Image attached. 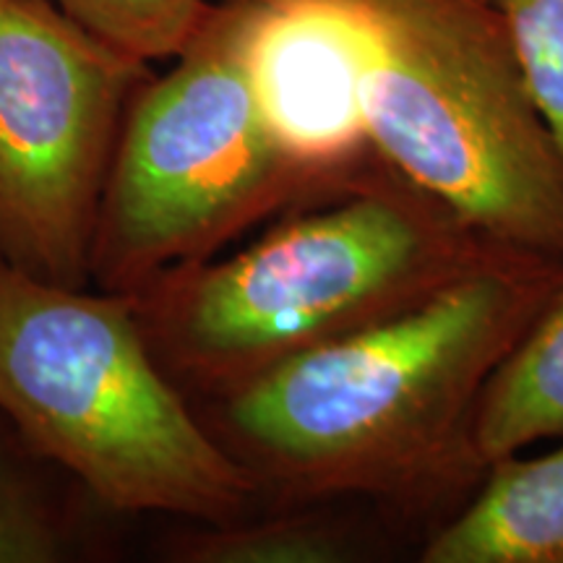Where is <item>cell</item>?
I'll return each mask as SVG.
<instances>
[{"label":"cell","instance_id":"obj_1","mask_svg":"<svg viewBox=\"0 0 563 563\" xmlns=\"http://www.w3.org/2000/svg\"><path fill=\"white\" fill-rule=\"evenodd\" d=\"M563 285V264L504 253L402 316L194 399L262 509L371 501L420 517L485 473L483 389Z\"/></svg>","mask_w":563,"mask_h":563},{"label":"cell","instance_id":"obj_2","mask_svg":"<svg viewBox=\"0 0 563 563\" xmlns=\"http://www.w3.org/2000/svg\"><path fill=\"white\" fill-rule=\"evenodd\" d=\"M504 253L378 162L249 249L167 272L133 306L162 371L194 402L402 316Z\"/></svg>","mask_w":563,"mask_h":563},{"label":"cell","instance_id":"obj_3","mask_svg":"<svg viewBox=\"0 0 563 563\" xmlns=\"http://www.w3.org/2000/svg\"><path fill=\"white\" fill-rule=\"evenodd\" d=\"M0 415L104 509L224 525L256 483L162 371L129 295L0 262Z\"/></svg>","mask_w":563,"mask_h":563},{"label":"cell","instance_id":"obj_4","mask_svg":"<svg viewBox=\"0 0 563 563\" xmlns=\"http://www.w3.org/2000/svg\"><path fill=\"white\" fill-rule=\"evenodd\" d=\"M373 152L496 249L563 264V150L493 0H378Z\"/></svg>","mask_w":563,"mask_h":563},{"label":"cell","instance_id":"obj_5","mask_svg":"<svg viewBox=\"0 0 563 563\" xmlns=\"http://www.w3.org/2000/svg\"><path fill=\"white\" fill-rule=\"evenodd\" d=\"M256 13L251 0L211 5L170 70L133 97L91 243L97 290L133 298L279 211L342 194L262 121L245 60Z\"/></svg>","mask_w":563,"mask_h":563},{"label":"cell","instance_id":"obj_6","mask_svg":"<svg viewBox=\"0 0 563 563\" xmlns=\"http://www.w3.org/2000/svg\"><path fill=\"white\" fill-rule=\"evenodd\" d=\"M150 76L47 0H0V262L91 287L112 154Z\"/></svg>","mask_w":563,"mask_h":563},{"label":"cell","instance_id":"obj_7","mask_svg":"<svg viewBox=\"0 0 563 563\" xmlns=\"http://www.w3.org/2000/svg\"><path fill=\"white\" fill-rule=\"evenodd\" d=\"M371 9L336 0L258 5L249 79L262 121L287 157L336 188L378 165L365 123Z\"/></svg>","mask_w":563,"mask_h":563},{"label":"cell","instance_id":"obj_8","mask_svg":"<svg viewBox=\"0 0 563 563\" xmlns=\"http://www.w3.org/2000/svg\"><path fill=\"white\" fill-rule=\"evenodd\" d=\"M420 563H563V446L488 464Z\"/></svg>","mask_w":563,"mask_h":563},{"label":"cell","instance_id":"obj_9","mask_svg":"<svg viewBox=\"0 0 563 563\" xmlns=\"http://www.w3.org/2000/svg\"><path fill=\"white\" fill-rule=\"evenodd\" d=\"M334 501L269 506L224 525L194 522L165 545L178 563H352L384 551L386 534Z\"/></svg>","mask_w":563,"mask_h":563},{"label":"cell","instance_id":"obj_10","mask_svg":"<svg viewBox=\"0 0 563 563\" xmlns=\"http://www.w3.org/2000/svg\"><path fill=\"white\" fill-rule=\"evenodd\" d=\"M548 439H563V285L493 371L475 418L485 467Z\"/></svg>","mask_w":563,"mask_h":563},{"label":"cell","instance_id":"obj_11","mask_svg":"<svg viewBox=\"0 0 563 563\" xmlns=\"http://www.w3.org/2000/svg\"><path fill=\"white\" fill-rule=\"evenodd\" d=\"M91 37L141 63L173 60L199 32L209 0H47Z\"/></svg>","mask_w":563,"mask_h":563},{"label":"cell","instance_id":"obj_12","mask_svg":"<svg viewBox=\"0 0 563 563\" xmlns=\"http://www.w3.org/2000/svg\"><path fill=\"white\" fill-rule=\"evenodd\" d=\"M11 426V422H9ZM0 415V563H58L76 553V532L53 493L26 467Z\"/></svg>","mask_w":563,"mask_h":563},{"label":"cell","instance_id":"obj_13","mask_svg":"<svg viewBox=\"0 0 563 563\" xmlns=\"http://www.w3.org/2000/svg\"><path fill=\"white\" fill-rule=\"evenodd\" d=\"M540 112L563 150V0H493Z\"/></svg>","mask_w":563,"mask_h":563},{"label":"cell","instance_id":"obj_14","mask_svg":"<svg viewBox=\"0 0 563 563\" xmlns=\"http://www.w3.org/2000/svg\"><path fill=\"white\" fill-rule=\"evenodd\" d=\"M251 3H258V5H282V3H295V0H251ZM336 3L365 5V9H371V5H376L378 0H336Z\"/></svg>","mask_w":563,"mask_h":563}]
</instances>
